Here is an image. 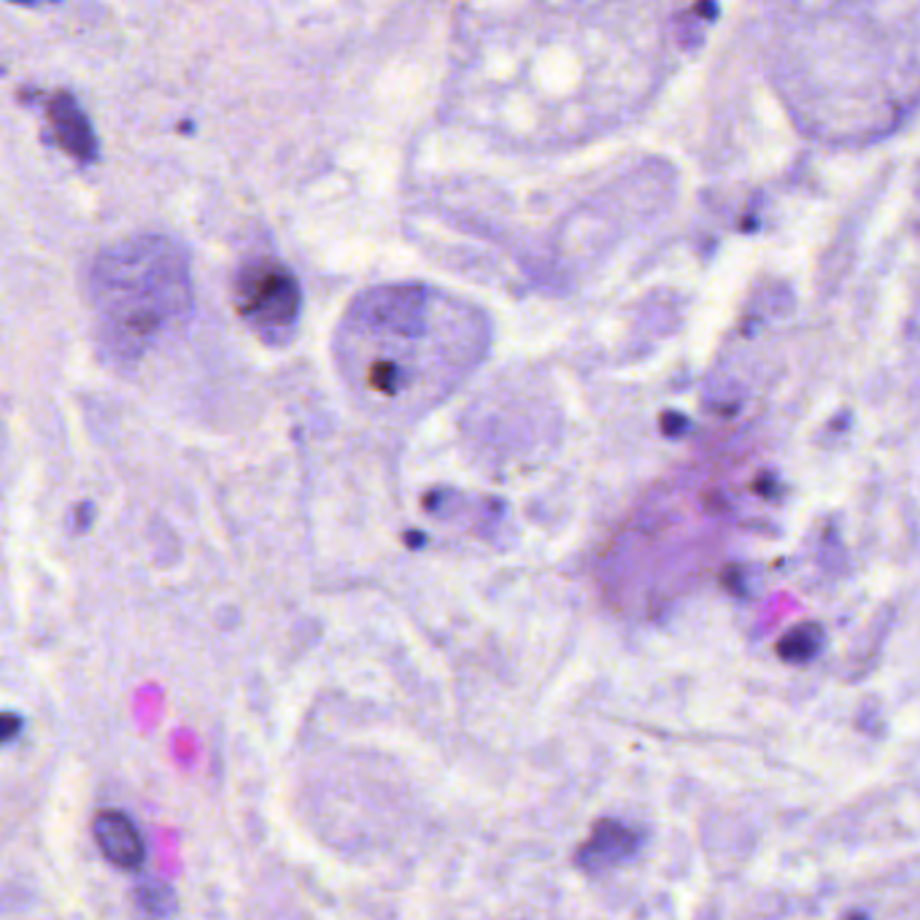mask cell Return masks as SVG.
<instances>
[{
	"mask_svg": "<svg viewBox=\"0 0 920 920\" xmlns=\"http://www.w3.org/2000/svg\"><path fill=\"white\" fill-rule=\"evenodd\" d=\"M489 346V324L465 300L424 284L359 295L335 335L340 376L367 411L411 419L446 400Z\"/></svg>",
	"mask_w": 920,
	"mask_h": 920,
	"instance_id": "1",
	"label": "cell"
},
{
	"mask_svg": "<svg viewBox=\"0 0 920 920\" xmlns=\"http://www.w3.org/2000/svg\"><path fill=\"white\" fill-rule=\"evenodd\" d=\"M90 297L106 349L133 362L189 319V262L160 235L117 243L95 262Z\"/></svg>",
	"mask_w": 920,
	"mask_h": 920,
	"instance_id": "2",
	"label": "cell"
},
{
	"mask_svg": "<svg viewBox=\"0 0 920 920\" xmlns=\"http://www.w3.org/2000/svg\"><path fill=\"white\" fill-rule=\"evenodd\" d=\"M303 292L292 270L262 257L249 262L235 281V308L265 340L281 343L297 327Z\"/></svg>",
	"mask_w": 920,
	"mask_h": 920,
	"instance_id": "3",
	"label": "cell"
},
{
	"mask_svg": "<svg viewBox=\"0 0 920 920\" xmlns=\"http://www.w3.org/2000/svg\"><path fill=\"white\" fill-rule=\"evenodd\" d=\"M640 834L629 829L616 818H599L591 826L589 840L583 842L575 853V867L583 869L586 875H602L610 869L624 867L640 850Z\"/></svg>",
	"mask_w": 920,
	"mask_h": 920,
	"instance_id": "4",
	"label": "cell"
},
{
	"mask_svg": "<svg viewBox=\"0 0 920 920\" xmlns=\"http://www.w3.org/2000/svg\"><path fill=\"white\" fill-rule=\"evenodd\" d=\"M92 837L100 853L119 869H138L146 861V845L138 826L122 810H100L92 818Z\"/></svg>",
	"mask_w": 920,
	"mask_h": 920,
	"instance_id": "5",
	"label": "cell"
},
{
	"mask_svg": "<svg viewBox=\"0 0 920 920\" xmlns=\"http://www.w3.org/2000/svg\"><path fill=\"white\" fill-rule=\"evenodd\" d=\"M49 122H52L57 141L65 152L79 157V160H92L95 157V138L90 133V122L81 114V108L73 103L71 95H57L49 103Z\"/></svg>",
	"mask_w": 920,
	"mask_h": 920,
	"instance_id": "6",
	"label": "cell"
},
{
	"mask_svg": "<svg viewBox=\"0 0 920 920\" xmlns=\"http://www.w3.org/2000/svg\"><path fill=\"white\" fill-rule=\"evenodd\" d=\"M133 902L138 915L146 920H170L179 912L176 888L160 877H141L133 888Z\"/></svg>",
	"mask_w": 920,
	"mask_h": 920,
	"instance_id": "7",
	"label": "cell"
},
{
	"mask_svg": "<svg viewBox=\"0 0 920 920\" xmlns=\"http://www.w3.org/2000/svg\"><path fill=\"white\" fill-rule=\"evenodd\" d=\"M823 645H826L823 626L807 621V624L788 629L786 635L780 637L778 656L786 659L788 664H807V661H813L823 651Z\"/></svg>",
	"mask_w": 920,
	"mask_h": 920,
	"instance_id": "8",
	"label": "cell"
},
{
	"mask_svg": "<svg viewBox=\"0 0 920 920\" xmlns=\"http://www.w3.org/2000/svg\"><path fill=\"white\" fill-rule=\"evenodd\" d=\"M0 721H3V742L9 745V742H14V737L22 732V726L25 724H22V718H19L17 713H11V710H6Z\"/></svg>",
	"mask_w": 920,
	"mask_h": 920,
	"instance_id": "9",
	"label": "cell"
},
{
	"mask_svg": "<svg viewBox=\"0 0 920 920\" xmlns=\"http://www.w3.org/2000/svg\"><path fill=\"white\" fill-rule=\"evenodd\" d=\"M850 920H867V915H853V918Z\"/></svg>",
	"mask_w": 920,
	"mask_h": 920,
	"instance_id": "10",
	"label": "cell"
}]
</instances>
